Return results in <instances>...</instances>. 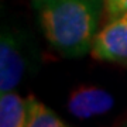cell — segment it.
I'll list each match as a JSON object with an SVG mask.
<instances>
[{"mask_svg":"<svg viewBox=\"0 0 127 127\" xmlns=\"http://www.w3.org/2000/svg\"><path fill=\"white\" fill-rule=\"evenodd\" d=\"M114 97L109 91L96 85H81L71 91L66 107L73 117L86 120L104 116L114 107Z\"/></svg>","mask_w":127,"mask_h":127,"instance_id":"3","label":"cell"},{"mask_svg":"<svg viewBox=\"0 0 127 127\" xmlns=\"http://www.w3.org/2000/svg\"><path fill=\"white\" fill-rule=\"evenodd\" d=\"M104 9L109 17H114L123 11H127V0H104Z\"/></svg>","mask_w":127,"mask_h":127,"instance_id":"7","label":"cell"},{"mask_svg":"<svg viewBox=\"0 0 127 127\" xmlns=\"http://www.w3.org/2000/svg\"><path fill=\"white\" fill-rule=\"evenodd\" d=\"M26 127H68L55 112L35 99L32 95L27 97V124Z\"/></svg>","mask_w":127,"mask_h":127,"instance_id":"6","label":"cell"},{"mask_svg":"<svg viewBox=\"0 0 127 127\" xmlns=\"http://www.w3.org/2000/svg\"><path fill=\"white\" fill-rule=\"evenodd\" d=\"M27 69V58L17 35L3 31L0 42V91L11 92L21 82Z\"/></svg>","mask_w":127,"mask_h":127,"instance_id":"4","label":"cell"},{"mask_svg":"<svg viewBox=\"0 0 127 127\" xmlns=\"http://www.w3.org/2000/svg\"><path fill=\"white\" fill-rule=\"evenodd\" d=\"M35 1H41V0H35Z\"/></svg>","mask_w":127,"mask_h":127,"instance_id":"8","label":"cell"},{"mask_svg":"<svg viewBox=\"0 0 127 127\" xmlns=\"http://www.w3.org/2000/svg\"><path fill=\"white\" fill-rule=\"evenodd\" d=\"M27 99L14 92L1 93L0 97V127H26Z\"/></svg>","mask_w":127,"mask_h":127,"instance_id":"5","label":"cell"},{"mask_svg":"<svg viewBox=\"0 0 127 127\" xmlns=\"http://www.w3.org/2000/svg\"><path fill=\"white\" fill-rule=\"evenodd\" d=\"M91 55L103 62L127 64V11L110 17L109 23L97 31Z\"/></svg>","mask_w":127,"mask_h":127,"instance_id":"2","label":"cell"},{"mask_svg":"<svg viewBox=\"0 0 127 127\" xmlns=\"http://www.w3.org/2000/svg\"><path fill=\"white\" fill-rule=\"evenodd\" d=\"M40 27L52 50L66 58L91 52L103 0H41Z\"/></svg>","mask_w":127,"mask_h":127,"instance_id":"1","label":"cell"}]
</instances>
